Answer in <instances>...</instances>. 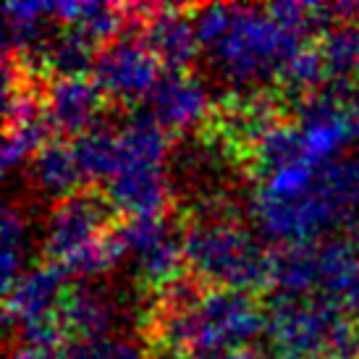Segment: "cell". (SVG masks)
Listing matches in <instances>:
<instances>
[{
	"instance_id": "obj_16",
	"label": "cell",
	"mask_w": 359,
	"mask_h": 359,
	"mask_svg": "<svg viewBox=\"0 0 359 359\" xmlns=\"http://www.w3.org/2000/svg\"><path fill=\"white\" fill-rule=\"evenodd\" d=\"M268 286L278 297H318L320 294V257L318 241L278 247L270 252Z\"/></svg>"
},
{
	"instance_id": "obj_30",
	"label": "cell",
	"mask_w": 359,
	"mask_h": 359,
	"mask_svg": "<svg viewBox=\"0 0 359 359\" xmlns=\"http://www.w3.org/2000/svg\"><path fill=\"white\" fill-rule=\"evenodd\" d=\"M341 307L346 309V315L351 318V323L359 328V278L354 280V286L341 297Z\"/></svg>"
},
{
	"instance_id": "obj_9",
	"label": "cell",
	"mask_w": 359,
	"mask_h": 359,
	"mask_svg": "<svg viewBox=\"0 0 359 359\" xmlns=\"http://www.w3.org/2000/svg\"><path fill=\"white\" fill-rule=\"evenodd\" d=\"M113 212L116 210L108 197L97 191H76L55 202L42 226V252L48 262L63 265L90 244L108 236Z\"/></svg>"
},
{
	"instance_id": "obj_14",
	"label": "cell",
	"mask_w": 359,
	"mask_h": 359,
	"mask_svg": "<svg viewBox=\"0 0 359 359\" xmlns=\"http://www.w3.org/2000/svg\"><path fill=\"white\" fill-rule=\"evenodd\" d=\"M278 123V102L270 92L231 95L212 116V131L231 150L250 152L259 137Z\"/></svg>"
},
{
	"instance_id": "obj_18",
	"label": "cell",
	"mask_w": 359,
	"mask_h": 359,
	"mask_svg": "<svg viewBox=\"0 0 359 359\" xmlns=\"http://www.w3.org/2000/svg\"><path fill=\"white\" fill-rule=\"evenodd\" d=\"M50 3H8L3 11V48L6 58L40 55L50 40Z\"/></svg>"
},
{
	"instance_id": "obj_4",
	"label": "cell",
	"mask_w": 359,
	"mask_h": 359,
	"mask_svg": "<svg viewBox=\"0 0 359 359\" xmlns=\"http://www.w3.org/2000/svg\"><path fill=\"white\" fill-rule=\"evenodd\" d=\"M184 259L212 289L252 291L268 283L270 255L239 220H194L184 229Z\"/></svg>"
},
{
	"instance_id": "obj_8",
	"label": "cell",
	"mask_w": 359,
	"mask_h": 359,
	"mask_svg": "<svg viewBox=\"0 0 359 359\" xmlns=\"http://www.w3.org/2000/svg\"><path fill=\"white\" fill-rule=\"evenodd\" d=\"M252 223L259 239L278 247L320 241L330 229L346 226L336 210L320 197L318 187L294 200H270L252 194Z\"/></svg>"
},
{
	"instance_id": "obj_33",
	"label": "cell",
	"mask_w": 359,
	"mask_h": 359,
	"mask_svg": "<svg viewBox=\"0 0 359 359\" xmlns=\"http://www.w3.org/2000/svg\"><path fill=\"white\" fill-rule=\"evenodd\" d=\"M218 359H259V357L250 349H241V351H231V354H226V357H218Z\"/></svg>"
},
{
	"instance_id": "obj_12",
	"label": "cell",
	"mask_w": 359,
	"mask_h": 359,
	"mask_svg": "<svg viewBox=\"0 0 359 359\" xmlns=\"http://www.w3.org/2000/svg\"><path fill=\"white\" fill-rule=\"evenodd\" d=\"M102 92L87 76L76 79H53L42 92V110L53 134L60 137H81L84 131L97 126L102 110Z\"/></svg>"
},
{
	"instance_id": "obj_7",
	"label": "cell",
	"mask_w": 359,
	"mask_h": 359,
	"mask_svg": "<svg viewBox=\"0 0 359 359\" xmlns=\"http://www.w3.org/2000/svg\"><path fill=\"white\" fill-rule=\"evenodd\" d=\"M113 236L121 244L123 259H129L134 276L144 286L160 291L184 276V231L176 229L168 218H126L113 231Z\"/></svg>"
},
{
	"instance_id": "obj_32",
	"label": "cell",
	"mask_w": 359,
	"mask_h": 359,
	"mask_svg": "<svg viewBox=\"0 0 359 359\" xmlns=\"http://www.w3.org/2000/svg\"><path fill=\"white\" fill-rule=\"evenodd\" d=\"M155 359H218V357H200V354H184V351H165V349H160Z\"/></svg>"
},
{
	"instance_id": "obj_29",
	"label": "cell",
	"mask_w": 359,
	"mask_h": 359,
	"mask_svg": "<svg viewBox=\"0 0 359 359\" xmlns=\"http://www.w3.org/2000/svg\"><path fill=\"white\" fill-rule=\"evenodd\" d=\"M11 359H84V357H81L76 344H69V346L55 351H37V349H24V346H19Z\"/></svg>"
},
{
	"instance_id": "obj_1",
	"label": "cell",
	"mask_w": 359,
	"mask_h": 359,
	"mask_svg": "<svg viewBox=\"0 0 359 359\" xmlns=\"http://www.w3.org/2000/svg\"><path fill=\"white\" fill-rule=\"evenodd\" d=\"M189 13L208 69L231 95L265 92L307 45L299 34L280 27L270 16L268 6L212 3L191 8Z\"/></svg>"
},
{
	"instance_id": "obj_17",
	"label": "cell",
	"mask_w": 359,
	"mask_h": 359,
	"mask_svg": "<svg viewBox=\"0 0 359 359\" xmlns=\"http://www.w3.org/2000/svg\"><path fill=\"white\" fill-rule=\"evenodd\" d=\"M27 176H29L32 189L55 202L81 191L79 187L87 181L79 163H76V155L71 150V144H63V142H48L32 158Z\"/></svg>"
},
{
	"instance_id": "obj_15",
	"label": "cell",
	"mask_w": 359,
	"mask_h": 359,
	"mask_svg": "<svg viewBox=\"0 0 359 359\" xmlns=\"http://www.w3.org/2000/svg\"><path fill=\"white\" fill-rule=\"evenodd\" d=\"M63 325L76 344H97L113 339L121 323L118 299L97 283H76L71 286L63 302Z\"/></svg>"
},
{
	"instance_id": "obj_19",
	"label": "cell",
	"mask_w": 359,
	"mask_h": 359,
	"mask_svg": "<svg viewBox=\"0 0 359 359\" xmlns=\"http://www.w3.org/2000/svg\"><path fill=\"white\" fill-rule=\"evenodd\" d=\"M97 53L100 48L92 37L74 27H63L60 32H53L50 40L45 42L40 60L53 74V79H76L92 74Z\"/></svg>"
},
{
	"instance_id": "obj_11",
	"label": "cell",
	"mask_w": 359,
	"mask_h": 359,
	"mask_svg": "<svg viewBox=\"0 0 359 359\" xmlns=\"http://www.w3.org/2000/svg\"><path fill=\"white\" fill-rule=\"evenodd\" d=\"M208 84L189 71H163L147 97V113L165 131H189L210 118Z\"/></svg>"
},
{
	"instance_id": "obj_2",
	"label": "cell",
	"mask_w": 359,
	"mask_h": 359,
	"mask_svg": "<svg viewBox=\"0 0 359 359\" xmlns=\"http://www.w3.org/2000/svg\"><path fill=\"white\" fill-rule=\"evenodd\" d=\"M150 333L165 351L226 357L265 333V307L250 291L212 289L205 291L197 307L184 312L152 307Z\"/></svg>"
},
{
	"instance_id": "obj_23",
	"label": "cell",
	"mask_w": 359,
	"mask_h": 359,
	"mask_svg": "<svg viewBox=\"0 0 359 359\" xmlns=\"http://www.w3.org/2000/svg\"><path fill=\"white\" fill-rule=\"evenodd\" d=\"M330 84H359V21L336 24L318 45Z\"/></svg>"
},
{
	"instance_id": "obj_5",
	"label": "cell",
	"mask_w": 359,
	"mask_h": 359,
	"mask_svg": "<svg viewBox=\"0 0 359 359\" xmlns=\"http://www.w3.org/2000/svg\"><path fill=\"white\" fill-rule=\"evenodd\" d=\"M69 289V273L60 265L45 262L29 268L3 294L6 323L19 336L24 349H63V339L69 333L60 312Z\"/></svg>"
},
{
	"instance_id": "obj_24",
	"label": "cell",
	"mask_w": 359,
	"mask_h": 359,
	"mask_svg": "<svg viewBox=\"0 0 359 359\" xmlns=\"http://www.w3.org/2000/svg\"><path fill=\"white\" fill-rule=\"evenodd\" d=\"M71 150L76 155L84 179L105 184L118 165V129L97 123L71 142Z\"/></svg>"
},
{
	"instance_id": "obj_27",
	"label": "cell",
	"mask_w": 359,
	"mask_h": 359,
	"mask_svg": "<svg viewBox=\"0 0 359 359\" xmlns=\"http://www.w3.org/2000/svg\"><path fill=\"white\" fill-rule=\"evenodd\" d=\"M325 79H328V74H325V63H323L320 50L312 48V45H304V48L286 63V69H283L278 81L289 97L302 102L304 97L323 90V81Z\"/></svg>"
},
{
	"instance_id": "obj_20",
	"label": "cell",
	"mask_w": 359,
	"mask_h": 359,
	"mask_svg": "<svg viewBox=\"0 0 359 359\" xmlns=\"http://www.w3.org/2000/svg\"><path fill=\"white\" fill-rule=\"evenodd\" d=\"M252 168L255 176L259 179H268L278 170L297 165V163H312L302 140V131L294 121H278L273 129H268L259 142L250 150ZM315 165V163H312Z\"/></svg>"
},
{
	"instance_id": "obj_28",
	"label": "cell",
	"mask_w": 359,
	"mask_h": 359,
	"mask_svg": "<svg viewBox=\"0 0 359 359\" xmlns=\"http://www.w3.org/2000/svg\"><path fill=\"white\" fill-rule=\"evenodd\" d=\"M84 359H150L147 349L137 339L113 336L97 344H76Z\"/></svg>"
},
{
	"instance_id": "obj_13",
	"label": "cell",
	"mask_w": 359,
	"mask_h": 359,
	"mask_svg": "<svg viewBox=\"0 0 359 359\" xmlns=\"http://www.w3.org/2000/svg\"><path fill=\"white\" fill-rule=\"evenodd\" d=\"M142 37L165 71H187L202 53L191 13L173 6H152Z\"/></svg>"
},
{
	"instance_id": "obj_26",
	"label": "cell",
	"mask_w": 359,
	"mask_h": 359,
	"mask_svg": "<svg viewBox=\"0 0 359 359\" xmlns=\"http://www.w3.org/2000/svg\"><path fill=\"white\" fill-rule=\"evenodd\" d=\"M48 134H53L48 121H45V110L29 118L13 121L6 123V140H3V170L11 173L19 165H29L32 158L48 144Z\"/></svg>"
},
{
	"instance_id": "obj_6",
	"label": "cell",
	"mask_w": 359,
	"mask_h": 359,
	"mask_svg": "<svg viewBox=\"0 0 359 359\" xmlns=\"http://www.w3.org/2000/svg\"><path fill=\"white\" fill-rule=\"evenodd\" d=\"M160 76L163 71L158 58L142 37V24L134 19H129V27L116 40L102 45L92 69V81L97 84L102 97L121 105L147 102Z\"/></svg>"
},
{
	"instance_id": "obj_21",
	"label": "cell",
	"mask_w": 359,
	"mask_h": 359,
	"mask_svg": "<svg viewBox=\"0 0 359 359\" xmlns=\"http://www.w3.org/2000/svg\"><path fill=\"white\" fill-rule=\"evenodd\" d=\"M50 19L63 27L84 32L95 42H105V45L129 27L126 8L110 6V3H71V0L50 3Z\"/></svg>"
},
{
	"instance_id": "obj_10",
	"label": "cell",
	"mask_w": 359,
	"mask_h": 359,
	"mask_svg": "<svg viewBox=\"0 0 359 359\" xmlns=\"http://www.w3.org/2000/svg\"><path fill=\"white\" fill-rule=\"evenodd\" d=\"M102 194L126 218L163 215L170 200V170L165 163L126 158L118 150V165L105 181Z\"/></svg>"
},
{
	"instance_id": "obj_25",
	"label": "cell",
	"mask_w": 359,
	"mask_h": 359,
	"mask_svg": "<svg viewBox=\"0 0 359 359\" xmlns=\"http://www.w3.org/2000/svg\"><path fill=\"white\" fill-rule=\"evenodd\" d=\"M318 191L344 223L359 212V158H341L318 173Z\"/></svg>"
},
{
	"instance_id": "obj_31",
	"label": "cell",
	"mask_w": 359,
	"mask_h": 359,
	"mask_svg": "<svg viewBox=\"0 0 359 359\" xmlns=\"http://www.w3.org/2000/svg\"><path fill=\"white\" fill-rule=\"evenodd\" d=\"M349 118H351V131H354V142L359 144V84L351 90L349 97Z\"/></svg>"
},
{
	"instance_id": "obj_34",
	"label": "cell",
	"mask_w": 359,
	"mask_h": 359,
	"mask_svg": "<svg viewBox=\"0 0 359 359\" xmlns=\"http://www.w3.org/2000/svg\"><path fill=\"white\" fill-rule=\"evenodd\" d=\"M354 359H359V357H354Z\"/></svg>"
},
{
	"instance_id": "obj_22",
	"label": "cell",
	"mask_w": 359,
	"mask_h": 359,
	"mask_svg": "<svg viewBox=\"0 0 359 359\" xmlns=\"http://www.w3.org/2000/svg\"><path fill=\"white\" fill-rule=\"evenodd\" d=\"M0 241H3V252H0V273H3V294L16 283V280L27 273L32 252V226L27 212L8 202L3 208V218H0Z\"/></svg>"
},
{
	"instance_id": "obj_3",
	"label": "cell",
	"mask_w": 359,
	"mask_h": 359,
	"mask_svg": "<svg viewBox=\"0 0 359 359\" xmlns=\"http://www.w3.org/2000/svg\"><path fill=\"white\" fill-rule=\"evenodd\" d=\"M265 336L280 359H354L359 328L330 297H278L265 304Z\"/></svg>"
}]
</instances>
